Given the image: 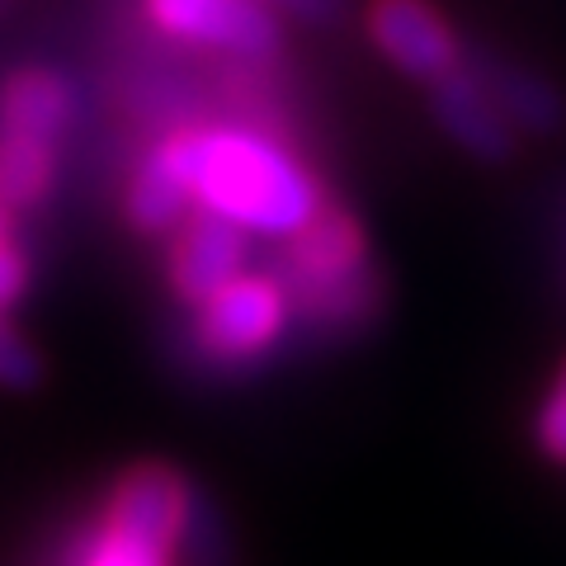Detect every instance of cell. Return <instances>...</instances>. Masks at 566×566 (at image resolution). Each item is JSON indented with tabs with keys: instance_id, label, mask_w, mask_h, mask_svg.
I'll list each match as a JSON object with an SVG mask.
<instances>
[{
	"instance_id": "obj_1",
	"label": "cell",
	"mask_w": 566,
	"mask_h": 566,
	"mask_svg": "<svg viewBox=\"0 0 566 566\" xmlns=\"http://www.w3.org/2000/svg\"><path fill=\"white\" fill-rule=\"evenodd\" d=\"M193 203L222 212L241 232L289 241L326 212L316 175L279 137L245 123H193L161 137Z\"/></svg>"
},
{
	"instance_id": "obj_2",
	"label": "cell",
	"mask_w": 566,
	"mask_h": 566,
	"mask_svg": "<svg viewBox=\"0 0 566 566\" xmlns=\"http://www.w3.org/2000/svg\"><path fill=\"white\" fill-rule=\"evenodd\" d=\"M283 293H289L293 312H303L316 326H359L364 316H374L378 303V283L374 264H368L359 227L340 212H322L312 218L303 232L289 237L279 264L270 270Z\"/></svg>"
},
{
	"instance_id": "obj_3",
	"label": "cell",
	"mask_w": 566,
	"mask_h": 566,
	"mask_svg": "<svg viewBox=\"0 0 566 566\" xmlns=\"http://www.w3.org/2000/svg\"><path fill=\"white\" fill-rule=\"evenodd\" d=\"M293 316V303L274 274H241L199 303L193 345L218 368H251L274 349Z\"/></svg>"
},
{
	"instance_id": "obj_4",
	"label": "cell",
	"mask_w": 566,
	"mask_h": 566,
	"mask_svg": "<svg viewBox=\"0 0 566 566\" xmlns=\"http://www.w3.org/2000/svg\"><path fill=\"white\" fill-rule=\"evenodd\" d=\"M156 33L175 43L227 52V57H270L283 29L260 0H142Z\"/></svg>"
},
{
	"instance_id": "obj_5",
	"label": "cell",
	"mask_w": 566,
	"mask_h": 566,
	"mask_svg": "<svg viewBox=\"0 0 566 566\" xmlns=\"http://www.w3.org/2000/svg\"><path fill=\"white\" fill-rule=\"evenodd\" d=\"M193 510H199V491L180 472L166 463H142L118 476L109 505H104V528L151 543L161 553H180Z\"/></svg>"
},
{
	"instance_id": "obj_6",
	"label": "cell",
	"mask_w": 566,
	"mask_h": 566,
	"mask_svg": "<svg viewBox=\"0 0 566 566\" xmlns=\"http://www.w3.org/2000/svg\"><path fill=\"white\" fill-rule=\"evenodd\" d=\"M170 237V289L180 303L199 307L245 274V232L222 212L193 208Z\"/></svg>"
},
{
	"instance_id": "obj_7",
	"label": "cell",
	"mask_w": 566,
	"mask_h": 566,
	"mask_svg": "<svg viewBox=\"0 0 566 566\" xmlns=\"http://www.w3.org/2000/svg\"><path fill=\"white\" fill-rule=\"evenodd\" d=\"M368 33L401 71L439 81L458 66V39L424 0H374Z\"/></svg>"
},
{
	"instance_id": "obj_8",
	"label": "cell",
	"mask_w": 566,
	"mask_h": 566,
	"mask_svg": "<svg viewBox=\"0 0 566 566\" xmlns=\"http://www.w3.org/2000/svg\"><path fill=\"white\" fill-rule=\"evenodd\" d=\"M434 109L439 123L453 133V142H463L472 156H486V161H501L510 156V142H515V123L505 118V109L495 104L491 85L472 71L453 66L449 76L434 81Z\"/></svg>"
},
{
	"instance_id": "obj_9",
	"label": "cell",
	"mask_w": 566,
	"mask_h": 566,
	"mask_svg": "<svg viewBox=\"0 0 566 566\" xmlns=\"http://www.w3.org/2000/svg\"><path fill=\"white\" fill-rule=\"evenodd\" d=\"M71 118H76V95L52 71H20L0 91V133H20L62 147Z\"/></svg>"
},
{
	"instance_id": "obj_10",
	"label": "cell",
	"mask_w": 566,
	"mask_h": 566,
	"mask_svg": "<svg viewBox=\"0 0 566 566\" xmlns=\"http://www.w3.org/2000/svg\"><path fill=\"white\" fill-rule=\"evenodd\" d=\"M123 212H128V222L142 237L175 232V227L193 212V193L180 180V170H175L170 151L161 147V142L137 161L133 180H128V199H123Z\"/></svg>"
},
{
	"instance_id": "obj_11",
	"label": "cell",
	"mask_w": 566,
	"mask_h": 566,
	"mask_svg": "<svg viewBox=\"0 0 566 566\" xmlns=\"http://www.w3.org/2000/svg\"><path fill=\"white\" fill-rule=\"evenodd\" d=\"M52 180H57V142L0 133V203L10 212L43 203Z\"/></svg>"
},
{
	"instance_id": "obj_12",
	"label": "cell",
	"mask_w": 566,
	"mask_h": 566,
	"mask_svg": "<svg viewBox=\"0 0 566 566\" xmlns=\"http://www.w3.org/2000/svg\"><path fill=\"white\" fill-rule=\"evenodd\" d=\"M486 85H491V95H495V104L505 109V118L510 123H520V128H534V133H543V128H557V118H562V99L547 91L543 81H534V76H524V71H495V76H482Z\"/></svg>"
},
{
	"instance_id": "obj_13",
	"label": "cell",
	"mask_w": 566,
	"mask_h": 566,
	"mask_svg": "<svg viewBox=\"0 0 566 566\" xmlns=\"http://www.w3.org/2000/svg\"><path fill=\"white\" fill-rule=\"evenodd\" d=\"M81 566H170V553L137 538H123L99 524V534L81 547Z\"/></svg>"
},
{
	"instance_id": "obj_14",
	"label": "cell",
	"mask_w": 566,
	"mask_h": 566,
	"mask_svg": "<svg viewBox=\"0 0 566 566\" xmlns=\"http://www.w3.org/2000/svg\"><path fill=\"white\" fill-rule=\"evenodd\" d=\"M534 439L543 458H553V463H566V364L557 374V387L547 392V401L538 406V420H534Z\"/></svg>"
},
{
	"instance_id": "obj_15",
	"label": "cell",
	"mask_w": 566,
	"mask_h": 566,
	"mask_svg": "<svg viewBox=\"0 0 566 566\" xmlns=\"http://www.w3.org/2000/svg\"><path fill=\"white\" fill-rule=\"evenodd\" d=\"M24 289H29V260L10 241H0V307L20 303Z\"/></svg>"
},
{
	"instance_id": "obj_16",
	"label": "cell",
	"mask_w": 566,
	"mask_h": 566,
	"mask_svg": "<svg viewBox=\"0 0 566 566\" xmlns=\"http://www.w3.org/2000/svg\"><path fill=\"white\" fill-rule=\"evenodd\" d=\"M260 6L289 10V14H297V20H331V14L340 10V0H260Z\"/></svg>"
},
{
	"instance_id": "obj_17",
	"label": "cell",
	"mask_w": 566,
	"mask_h": 566,
	"mask_svg": "<svg viewBox=\"0 0 566 566\" xmlns=\"http://www.w3.org/2000/svg\"><path fill=\"white\" fill-rule=\"evenodd\" d=\"M0 241H10V208L0 203Z\"/></svg>"
}]
</instances>
